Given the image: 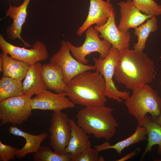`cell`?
Segmentation results:
<instances>
[{
    "instance_id": "484cf974",
    "label": "cell",
    "mask_w": 161,
    "mask_h": 161,
    "mask_svg": "<svg viewBox=\"0 0 161 161\" xmlns=\"http://www.w3.org/2000/svg\"><path fill=\"white\" fill-rule=\"evenodd\" d=\"M135 6L146 15L154 16L161 15V5L154 0H132Z\"/></svg>"
},
{
    "instance_id": "f1b7e54d",
    "label": "cell",
    "mask_w": 161,
    "mask_h": 161,
    "mask_svg": "<svg viewBox=\"0 0 161 161\" xmlns=\"http://www.w3.org/2000/svg\"><path fill=\"white\" fill-rule=\"evenodd\" d=\"M141 150V149L140 147L137 148L128 154L126 155L122 158L118 160L117 161H125L128 159L132 158L139 154Z\"/></svg>"
},
{
    "instance_id": "52a82bcc",
    "label": "cell",
    "mask_w": 161,
    "mask_h": 161,
    "mask_svg": "<svg viewBox=\"0 0 161 161\" xmlns=\"http://www.w3.org/2000/svg\"><path fill=\"white\" fill-rule=\"evenodd\" d=\"M85 33V41L80 47L75 46L69 41H66L74 58L80 63L86 64L89 61L86 57L92 52H97L100 54V58H106L112 47L111 44L105 39L101 40L98 32L92 26L88 28Z\"/></svg>"
},
{
    "instance_id": "5bb4252c",
    "label": "cell",
    "mask_w": 161,
    "mask_h": 161,
    "mask_svg": "<svg viewBox=\"0 0 161 161\" xmlns=\"http://www.w3.org/2000/svg\"><path fill=\"white\" fill-rule=\"evenodd\" d=\"M120 7V18L117 27L121 31L135 28L153 17L143 13L135 5L132 0L118 3Z\"/></svg>"
},
{
    "instance_id": "4316f807",
    "label": "cell",
    "mask_w": 161,
    "mask_h": 161,
    "mask_svg": "<svg viewBox=\"0 0 161 161\" xmlns=\"http://www.w3.org/2000/svg\"><path fill=\"white\" fill-rule=\"evenodd\" d=\"M99 151L91 147L72 160V161H103L104 158L99 155Z\"/></svg>"
},
{
    "instance_id": "277c9868",
    "label": "cell",
    "mask_w": 161,
    "mask_h": 161,
    "mask_svg": "<svg viewBox=\"0 0 161 161\" xmlns=\"http://www.w3.org/2000/svg\"><path fill=\"white\" fill-rule=\"evenodd\" d=\"M131 96L125 100V104L129 112L141 126L145 116L149 113L156 119L161 114V97L157 92L146 84L132 90Z\"/></svg>"
},
{
    "instance_id": "ba28073f",
    "label": "cell",
    "mask_w": 161,
    "mask_h": 161,
    "mask_svg": "<svg viewBox=\"0 0 161 161\" xmlns=\"http://www.w3.org/2000/svg\"><path fill=\"white\" fill-rule=\"evenodd\" d=\"M66 41L62 40L59 49L50 59V62L60 67L64 75V81L67 85L74 78L80 73L89 70H96L94 65L83 64L71 55Z\"/></svg>"
},
{
    "instance_id": "4dcf8cb0",
    "label": "cell",
    "mask_w": 161,
    "mask_h": 161,
    "mask_svg": "<svg viewBox=\"0 0 161 161\" xmlns=\"http://www.w3.org/2000/svg\"><path fill=\"white\" fill-rule=\"evenodd\" d=\"M106 1L110 3L111 0H106Z\"/></svg>"
},
{
    "instance_id": "9a60e30c",
    "label": "cell",
    "mask_w": 161,
    "mask_h": 161,
    "mask_svg": "<svg viewBox=\"0 0 161 161\" xmlns=\"http://www.w3.org/2000/svg\"><path fill=\"white\" fill-rule=\"evenodd\" d=\"M31 0H24L19 6H12L9 3L10 7L5 11L6 17L9 16L13 19L12 23L6 29L8 38L11 40L16 39L20 40L25 47H32V46L24 41L21 36L22 26L25 23L27 14L28 5Z\"/></svg>"
},
{
    "instance_id": "cb8c5ba5",
    "label": "cell",
    "mask_w": 161,
    "mask_h": 161,
    "mask_svg": "<svg viewBox=\"0 0 161 161\" xmlns=\"http://www.w3.org/2000/svg\"><path fill=\"white\" fill-rule=\"evenodd\" d=\"M24 95L21 81L3 76L0 80V101L10 97Z\"/></svg>"
},
{
    "instance_id": "603a6c76",
    "label": "cell",
    "mask_w": 161,
    "mask_h": 161,
    "mask_svg": "<svg viewBox=\"0 0 161 161\" xmlns=\"http://www.w3.org/2000/svg\"><path fill=\"white\" fill-rule=\"evenodd\" d=\"M157 23L156 16H154L147 19L145 23L134 28V34L138 39L137 42L134 44V49L143 52L150 34L157 30Z\"/></svg>"
},
{
    "instance_id": "2e32d148",
    "label": "cell",
    "mask_w": 161,
    "mask_h": 161,
    "mask_svg": "<svg viewBox=\"0 0 161 161\" xmlns=\"http://www.w3.org/2000/svg\"><path fill=\"white\" fill-rule=\"evenodd\" d=\"M71 134L70 139L65 149L66 153L70 154L72 160L91 147L89 137L75 121L69 119Z\"/></svg>"
},
{
    "instance_id": "f546056e",
    "label": "cell",
    "mask_w": 161,
    "mask_h": 161,
    "mask_svg": "<svg viewBox=\"0 0 161 161\" xmlns=\"http://www.w3.org/2000/svg\"><path fill=\"white\" fill-rule=\"evenodd\" d=\"M157 122L161 125V114L156 119Z\"/></svg>"
},
{
    "instance_id": "1f68e13d",
    "label": "cell",
    "mask_w": 161,
    "mask_h": 161,
    "mask_svg": "<svg viewBox=\"0 0 161 161\" xmlns=\"http://www.w3.org/2000/svg\"><path fill=\"white\" fill-rule=\"evenodd\" d=\"M159 161H161V160H159Z\"/></svg>"
},
{
    "instance_id": "9c48e42d",
    "label": "cell",
    "mask_w": 161,
    "mask_h": 161,
    "mask_svg": "<svg viewBox=\"0 0 161 161\" xmlns=\"http://www.w3.org/2000/svg\"><path fill=\"white\" fill-rule=\"evenodd\" d=\"M0 47L1 51L5 52L15 59L24 61L32 66L48 58L47 48L40 41L35 42L30 49L15 46L7 41L0 35Z\"/></svg>"
},
{
    "instance_id": "8992f818",
    "label": "cell",
    "mask_w": 161,
    "mask_h": 161,
    "mask_svg": "<svg viewBox=\"0 0 161 161\" xmlns=\"http://www.w3.org/2000/svg\"><path fill=\"white\" fill-rule=\"evenodd\" d=\"M31 97L23 95L0 101L1 125L11 123L15 126L27 121L32 115Z\"/></svg>"
},
{
    "instance_id": "ac0fdd59",
    "label": "cell",
    "mask_w": 161,
    "mask_h": 161,
    "mask_svg": "<svg viewBox=\"0 0 161 161\" xmlns=\"http://www.w3.org/2000/svg\"><path fill=\"white\" fill-rule=\"evenodd\" d=\"M9 133L24 138L26 143L21 149H18L16 153V157L21 159L27 154L36 153L41 146L42 143L48 137V134L44 132L38 135H33L23 131L15 126H10Z\"/></svg>"
},
{
    "instance_id": "e0dca14e",
    "label": "cell",
    "mask_w": 161,
    "mask_h": 161,
    "mask_svg": "<svg viewBox=\"0 0 161 161\" xmlns=\"http://www.w3.org/2000/svg\"><path fill=\"white\" fill-rule=\"evenodd\" d=\"M41 75L47 89L58 93L66 92L67 85L64 81V75L61 69L50 62L42 65Z\"/></svg>"
},
{
    "instance_id": "6da1fadb",
    "label": "cell",
    "mask_w": 161,
    "mask_h": 161,
    "mask_svg": "<svg viewBox=\"0 0 161 161\" xmlns=\"http://www.w3.org/2000/svg\"><path fill=\"white\" fill-rule=\"evenodd\" d=\"M155 67L153 61L143 52L126 49L120 52L114 76L118 83L132 90L153 81L156 74Z\"/></svg>"
},
{
    "instance_id": "d6986e66",
    "label": "cell",
    "mask_w": 161,
    "mask_h": 161,
    "mask_svg": "<svg viewBox=\"0 0 161 161\" xmlns=\"http://www.w3.org/2000/svg\"><path fill=\"white\" fill-rule=\"evenodd\" d=\"M30 66L28 63L9 56L4 52L0 54V72H2L3 76L21 81Z\"/></svg>"
},
{
    "instance_id": "7402d4cb",
    "label": "cell",
    "mask_w": 161,
    "mask_h": 161,
    "mask_svg": "<svg viewBox=\"0 0 161 161\" xmlns=\"http://www.w3.org/2000/svg\"><path fill=\"white\" fill-rule=\"evenodd\" d=\"M147 134V130L144 127L138 126L134 133L128 138L113 145H111L110 143L107 141L100 145H95L94 148L99 152L108 149H114L119 154H121L125 148L133 144L146 140Z\"/></svg>"
},
{
    "instance_id": "4fadbf2b",
    "label": "cell",
    "mask_w": 161,
    "mask_h": 161,
    "mask_svg": "<svg viewBox=\"0 0 161 161\" xmlns=\"http://www.w3.org/2000/svg\"><path fill=\"white\" fill-rule=\"evenodd\" d=\"M88 15L83 24L76 32L81 36L86 29L95 24L97 27L103 25L114 12L113 4L103 0H90Z\"/></svg>"
},
{
    "instance_id": "d4e9b609",
    "label": "cell",
    "mask_w": 161,
    "mask_h": 161,
    "mask_svg": "<svg viewBox=\"0 0 161 161\" xmlns=\"http://www.w3.org/2000/svg\"><path fill=\"white\" fill-rule=\"evenodd\" d=\"M34 161H72L71 155L68 153L60 154L46 145H41L38 151L33 154Z\"/></svg>"
},
{
    "instance_id": "83f0119b",
    "label": "cell",
    "mask_w": 161,
    "mask_h": 161,
    "mask_svg": "<svg viewBox=\"0 0 161 161\" xmlns=\"http://www.w3.org/2000/svg\"><path fill=\"white\" fill-rule=\"evenodd\" d=\"M18 149L6 145L0 141V161H9L15 159L16 153Z\"/></svg>"
},
{
    "instance_id": "30bf717a",
    "label": "cell",
    "mask_w": 161,
    "mask_h": 161,
    "mask_svg": "<svg viewBox=\"0 0 161 161\" xmlns=\"http://www.w3.org/2000/svg\"><path fill=\"white\" fill-rule=\"evenodd\" d=\"M67 115L61 111L54 112L51 119L49 131L51 133L50 145L57 154H65V149L69 143L71 134Z\"/></svg>"
},
{
    "instance_id": "ffe728a7",
    "label": "cell",
    "mask_w": 161,
    "mask_h": 161,
    "mask_svg": "<svg viewBox=\"0 0 161 161\" xmlns=\"http://www.w3.org/2000/svg\"><path fill=\"white\" fill-rule=\"evenodd\" d=\"M42 66L39 62L29 68L22 83L24 95L32 97L47 89L42 76Z\"/></svg>"
},
{
    "instance_id": "d6a6232c",
    "label": "cell",
    "mask_w": 161,
    "mask_h": 161,
    "mask_svg": "<svg viewBox=\"0 0 161 161\" xmlns=\"http://www.w3.org/2000/svg\"></svg>"
},
{
    "instance_id": "5b68a950",
    "label": "cell",
    "mask_w": 161,
    "mask_h": 161,
    "mask_svg": "<svg viewBox=\"0 0 161 161\" xmlns=\"http://www.w3.org/2000/svg\"><path fill=\"white\" fill-rule=\"evenodd\" d=\"M119 56L120 52L112 46L106 58H94L93 60L95 71L99 72L105 80L106 85L105 96L121 103L123 101L122 99L126 100L130 96L129 92L118 90L113 79L115 67Z\"/></svg>"
},
{
    "instance_id": "7c38bea8",
    "label": "cell",
    "mask_w": 161,
    "mask_h": 161,
    "mask_svg": "<svg viewBox=\"0 0 161 161\" xmlns=\"http://www.w3.org/2000/svg\"><path fill=\"white\" fill-rule=\"evenodd\" d=\"M94 27L100 33V37L108 41L119 52L129 49L131 35L129 31H123L118 29L115 23L114 12L103 25Z\"/></svg>"
},
{
    "instance_id": "3957f363",
    "label": "cell",
    "mask_w": 161,
    "mask_h": 161,
    "mask_svg": "<svg viewBox=\"0 0 161 161\" xmlns=\"http://www.w3.org/2000/svg\"><path fill=\"white\" fill-rule=\"evenodd\" d=\"M113 108L106 106H86L76 115L77 124L87 134L98 139L109 140L115 134L118 124Z\"/></svg>"
},
{
    "instance_id": "7a4b0ae2",
    "label": "cell",
    "mask_w": 161,
    "mask_h": 161,
    "mask_svg": "<svg viewBox=\"0 0 161 161\" xmlns=\"http://www.w3.org/2000/svg\"><path fill=\"white\" fill-rule=\"evenodd\" d=\"M106 83L100 73L90 70L83 72L67 85V96L75 104L86 106H105Z\"/></svg>"
},
{
    "instance_id": "8fae6325",
    "label": "cell",
    "mask_w": 161,
    "mask_h": 161,
    "mask_svg": "<svg viewBox=\"0 0 161 161\" xmlns=\"http://www.w3.org/2000/svg\"><path fill=\"white\" fill-rule=\"evenodd\" d=\"M47 89L31 99L33 109L61 111L75 107V104L67 97L66 92L54 93Z\"/></svg>"
},
{
    "instance_id": "44dd1931",
    "label": "cell",
    "mask_w": 161,
    "mask_h": 161,
    "mask_svg": "<svg viewBox=\"0 0 161 161\" xmlns=\"http://www.w3.org/2000/svg\"><path fill=\"white\" fill-rule=\"evenodd\" d=\"M141 126L146 128L148 135L147 144L142 155L141 159L144 158L148 152L151 151L152 147L155 145H158V152L161 155V125L157 122L156 119L146 115Z\"/></svg>"
}]
</instances>
